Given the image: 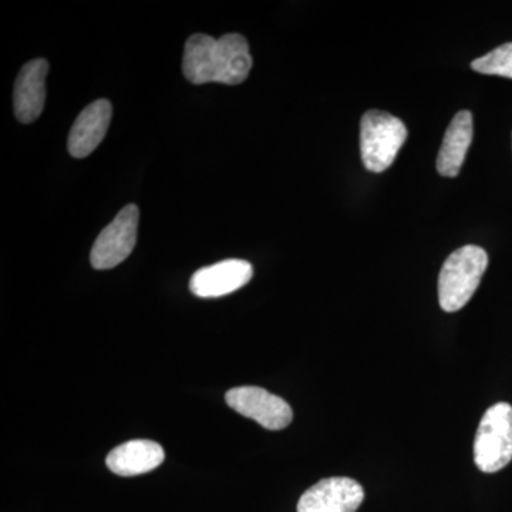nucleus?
Listing matches in <instances>:
<instances>
[{
    "mask_svg": "<svg viewBox=\"0 0 512 512\" xmlns=\"http://www.w3.org/2000/svg\"><path fill=\"white\" fill-rule=\"evenodd\" d=\"M488 266L483 248L466 245L448 256L439 276V302L446 312H457L470 302Z\"/></svg>",
    "mask_w": 512,
    "mask_h": 512,
    "instance_id": "f03ea898",
    "label": "nucleus"
},
{
    "mask_svg": "<svg viewBox=\"0 0 512 512\" xmlns=\"http://www.w3.org/2000/svg\"><path fill=\"white\" fill-rule=\"evenodd\" d=\"M49 63L36 59L26 63L20 70L13 92L16 119L30 124L39 119L46 101V77Z\"/></svg>",
    "mask_w": 512,
    "mask_h": 512,
    "instance_id": "1a4fd4ad",
    "label": "nucleus"
},
{
    "mask_svg": "<svg viewBox=\"0 0 512 512\" xmlns=\"http://www.w3.org/2000/svg\"><path fill=\"white\" fill-rule=\"evenodd\" d=\"M164 458V448L156 441L131 440L114 448L106 464L117 476L133 477L156 470Z\"/></svg>",
    "mask_w": 512,
    "mask_h": 512,
    "instance_id": "9b49d317",
    "label": "nucleus"
},
{
    "mask_svg": "<svg viewBox=\"0 0 512 512\" xmlns=\"http://www.w3.org/2000/svg\"><path fill=\"white\" fill-rule=\"evenodd\" d=\"M252 275L254 269L249 262L227 259L195 272L190 281V289L200 298H221L247 285Z\"/></svg>",
    "mask_w": 512,
    "mask_h": 512,
    "instance_id": "6e6552de",
    "label": "nucleus"
},
{
    "mask_svg": "<svg viewBox=\"0 0 512 512\" xmlns=\"http://www.w3.org/2000/svg\"><path fill=\"white\" fill-rule=\"evenodd\" d=\"M473 114L460 111L451 120L437 157V171L443 177H457L473 141Z\"/></svg>",
    "mask_w": 512,
    "mask_h": 512,
    "instance_id": "f8f14e48",
    "label": "nucleus"
},
{
    "mask_svg": "<svg viewBox=\"0 0 512 512\" xmlns=\"http://www.w3.org/2000/svg\"><path fill=\"white\" fill-rule=\"evenodd\" d=\"M225 402L235 412L255 420L264 429L284 430L293 420L291 406L261 387L244 386L229 390Z\"/></svg>",
    "mask_w": 512,
    "mask_h": 512,
    "instance_id": "423d86ee",
    "label": "nucleus"
},
{
    "mask_svg": "<svg viewBox=\"0 0 512 512\" xmlns=\"http://www.w3.org/2000/svg\"><path fill=\"white\" fill-rule=\"evenodd\" d=\"M111 113L113 109L110 101L100 99L89 104L79 114L67 140L70 156L84 158L90 156L100 146L109 130Z\"/></svg>",
    "mask_w": 512,
    "mask_h": 512,
    "instance_id": "9d476101",
    "label": "nucleus"
},
{
    "mask_svg": "<svg viewBox=\"0 0 512 512\" xmlns=\"http://www.w3.org/2000/svg\"><path fill=\"white\" fill-rule=\"evenodd\" d=\"M512 460V406L497 403L484 413L474 441V463L483 473L503 470Z\"/></svg>",
    "mask_w": 512,
    "mask_h": 512,
    "instance_id": "20e7f679",
    "label": "nucleus"
},
{
    "mask_svg": "<svg viewBox=\"0 0 512 512\" xmlns=\"http://www.w3.org/2000/svg\"><path fill=\"white\" fill-rule=\"evenodd\" d=\"M138 220L140 211L137 205L130 204L101 231L90 254V262L94 269H113L126 261L136 247Z\"/></svg>",
    "mask_w": 512,
    "mask_h": 512,
    "instance_id": "39448f33",
    "label": "nucleus"
},
{
    "mask_svg": "<svg viewBox=\"0 0 512 512\" xmlns=\"http://www.w3.org/2000/svg\"><path fill=\"white\" fill-rule=\"evenodd\" d=\"M365 500L362 485L348 477H330L302 495L298 512H356Z\"/></svg>",
    "mask_w": 512,
    "mask_h": 512,
    "instance_id": "0eeeda50",
    "label": "nucleus"
},
{
    "mask_svg": "<svg viewBox=\"0 0 512 512\" xmlns=\"http://www.w3.org/2000/svg\"><path fill=\"white\" fill-rule=\"evenodd\" d=\"M471 69L488 76H500L512 79V43L497 47L480 59L471 63Z\"/></svg>",
    "mask_w": 512,
    "mask_h": 512,
    "instance_id": "ddd939ff",
    "label": "nucleus"
},
{
    "mask_svg": "<svg viewBox=\"0 0 512 512\" xmlns=\"http://www.w3.org/2000/svg\"><path fill=\"white\" fill-rule=\"evenodd\" d=\"M252 69V56L247 39L238 33H229L214 39L208 35H194L185 43L183 72L192 84H241Z\"/></svg>",
    "mask_w": 512,
    "mask_h": 512,
    "instance_id": "f257e3e1",
    "label": "nucleus"
},
{
    "mask_svg": "<svg viewBox=\"0 0 512 512\" xmlns=\"http://www.w3.org/2000/svg\"><path fill=\"white\" fill-rule=\"evenodd\" d=\"M406 138L407 128L402 120L386 111H367L360 123V153L366 170L386 171L396 160Z\"/></svg>",
    "mask_w": 512,
    "mask_h": 512,
    "instance_id": "7ed1b4c3",
    "label": "nucleus"
}]
</instances>
